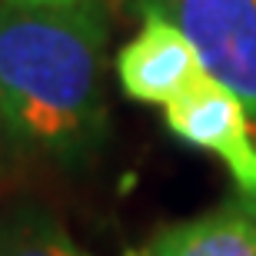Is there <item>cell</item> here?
<instances>
[{
  "label": "cell",
  "instance_id": "obj_1",
  "mask_svg": "<svg viewBox=\"0 0 256 256\" xmlns=\"http://www.w3.org/2000/svg\"><path fill=\"white\" fill-rule=\"evenodd\" d=\"M104 7L0 0V120L54 160H86L106 136Z\"/></svg>",
  "mask_w": 256,
  "mask_h": 256
},
{
  "label": "cell",
  "instance_id": "obj_2",
  "mask_svg": "<svg viewBox=\"0 0 256 256\" xmlns=\"http://www.w3.org/2000/svg\"><path fill=\"white\" fill-rule=\"evenodd\" d=\"M186 34L206 74L243 100L256 126V0H140Z\"/></svg>",
  "mask_w": 256,
  "mask_h": 256
},
{
  "label": "cell",
  "instance_id": "obj_3",
  "mask_svg": "<svg viewBox=\"0 0 256 256\" xmlns=\"http://www.w3.org/2000/svg\"><path fill=\"white\" fill-rule=\"evenodd\" d=\"M166 126L176 140L216 153L233 173V180L250 200L256 196V140L246 106L230 86L213 76H200L196 84L163 106Z\"/></svg>",
  "mask_w": 256,
  "mask_h": 256
},
{
  "label": "cell",
  "instance_id": "obj_4",
  "mask_svg": "<svg viewBox=\"0 0 256 256\" xmlns=\"http://www.w3.org/2000/svg\"><path fill=\"white\" fill-rule=\"evenodd\" d=\"M200 76H206V66L186 34L166 17L143 10L140 34L116 54V80L124 94L136 104L166 106Z\"/></svg>",
  "mask_w": 256,
  "mask_h": 256
},
{
  "label": "cell",
  "instance_id": "obj_5",
  "mask_svg": "<svg viewBox=\"0 0 256 256\" xmlns=\"http://www.w3.org/2000/svg\"><path fill=\"white\" fill-rule=\"evenodd\" d=\"M133 256H256V216L246 206H220L160 230Z\"/></svg>",
  "mask_w": 256,
  "mask_h": 256
},
{
  "label": "cell",
  "instance_id": "obj_6",
  "mask_svg": "<svg viewBox=\"0 0 256 256\" xmlns=\"http://www.w3.org/2000/svg\"><path fill=\"white\" fill-rule=\"evenodd\" d=\"M0 256H90L70 240L57 216L20 206L0 223Z\"/></svg>",
  "mask_w": 256,
  "mask_h": 256
},
{
  "label": "cell",
  "instance_id": "obj_7",
  "mask_svg": "<svg viewBox=\"0 0 256 256\" xmlns=\"http://www.w3.org/2000/svg\"><path fill=\"white\" fill-rule=\"evenodd\" d=\"M10 4H27V7H104V0H10Z\"/></svg>",
  "mask_w": 256,
  "mask_h": 256
},
{
  "label": "cell",
  "instance_id": "obj_8",
  "mask_svg": "<svg viewBox=\"0 0 256 256\" xmlns=\"http://www.w3.org/2000/svg\"><path fill=\"white\" fill-rule=\"evenodd\" d=\"M253 216H256V196H253Z\"/></svg>",
  "mask_w": 256,
  "mask_h": 256
}]
</instances>
